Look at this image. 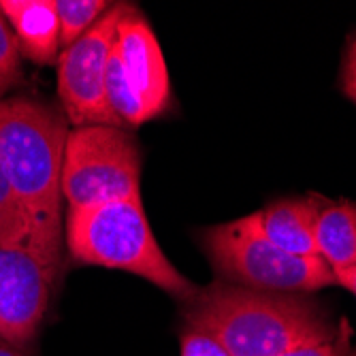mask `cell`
Here are the masks:
<instances>
[{"label":"cell","instance_id":"cell-19","mask_svg":"<svg viewBox=\"0 0 356 356\" xmlns=\"http://www.w3.org/2000/svg\"><path fill=\"white\" fill-rule=\"evenodd\" d=\"M0 356H26L19 348L11 346L9 341L5 339H0Z\"/></svg>","mask_w":356,"mask_h":356},{"label":"cell","instance_id":"cell-10","mask_svg":"<svg viewBox=\"0 0 356 356\" xmlns=\"http://www.w3.org/2000/svg\"><path fill=\"white\" fill-rule=\"evenodd\" d=\"M320 207V197L282 199L254 211V216L265 237L280 250L295 256H318L316 220Z\"/></svg>","mask_w":356,"mask_h":356},{"label":"cell","instance_id":"cell-14","mask_svg":"<svg viewBox=\"0 0 356 356\" xmlns=\"http://www.w3.org/2000/svg\"><path fill=\"white\" fill-rule=\"evenodd\" d=\"M22 79V54L13 30L0 11V96L13 90Z\"/></svg>","mask_w":356,"mask_h":356},{"label":"cell","instance_id":"cell-7","mask_svg":"<svg viewBox=\"0 0 356 356\" xmlns=\"http://www.w3.org/2000/svg\"><path fill=\"white\" fill-rule=\"evenodd\" d=\"M128 5H111L86 35L58 54V96L64 115L75 128L120 126L109 96L107 67L118 24Z\"/></svg>","mask_w":356,"mask_h":356},{"label":"cell","instance_id":"cell-16","mask_svg":"<svg viewBox=\"0 0 356 356\" xmlns=\"http://www.w3.org/2000/svg\"><path fill=\"white\" fill-rule=\"evenodd\" d=\"M280 356H346V346L339 339H327L318 343H305L288 350Z\"/></svg>","mask_w":356,"mask_h":356},{"label":"cell","instance_id":"cell-4","mask_svg":"<svg viewBox=\"0 0 356 356\" xmlns=\"http://www.w3.org/2000/svg\"><path fill=\"white\" fill-rule=\"evenodd\" d=\"M201 245L218 280L235 286L307 295L335 284L320 256H295L271 243L254 213L203 231Z\"/></svg>","mask_w":356,"mask_h":356},{"label":"cell","instance_id":"cell-3","mask_svg":"<svg viewBox=\"0 0 356 356\" xmlns=\"http://www.w3.org/2000/svg\"><path fill=\"white\" fill-rule=\"evenodd\" d=\"M64 239L77 263L139 275L184 303L201 290L158 245L141 199L67 211Z\"/></svg>","mask_w":356,"mask_h":356},{"label":"cell","instance_id":"cell-5","mask_svg":"<svg viewBox=\"0 0 356 356\" xmlns=\"http://www.w3.org/2000/svg\"><path fill=\"white\" fill-rule=\"evenodd\" d=\"M62 199L69 211L141 199V152L128 128L69 131L62 160Z\"/></svg>","mask_w":356,"mask_h":356},{"label":"cell","instance_id":"cell-18","mask_svg":"<svg viewBox=\"0 0 356 356\" xmlns=\"http://www.w3.org/2000/svg\"><path fill=\"white\" fill-rule=\"evenodd\" d=\"M335 284L343 286L346 290H350V293L356 297V267L348 269V271H341L335 275Z\"/></svg>","mask_w":356,"mask_h":356},{"label":"cell","instance_id":"cell-17","mask_svg":"<svg viewBox=\"0 0 356 356\" xmlns=\"http://www.w3.org/2000/svg\"><path fill=\"white\" fill-rule=\"evenodd\" d=\"M341 88L348 99L356 103V37L350 41L346 51L343 69H341Z\"/></svg>","mask_w":356,"mask_h":356},{"label":"cell","instance_id":"cell-12","mask_svg":"<svg viewBox=\"0 0 356 356\" xmlns=\"http://www.w3.org/2000/svg\"><path fill=\"white\" fill-rule=\"evenodd\" d=\"M105 0H56V13L60 24V47L67 49L77 43L86 32L107 11Z\"/></svg>","mask_w":356,"mask_h":356},{"label":"cell","instance_id":"cell-2","mask_svg":"<svg viewBox=\"0 0 356 356\" xmlns=\"http://www.w3.org/2000/svg\"><path fill=\"white\" fill-rule=\"evenodd\" d=\"M186 329L218 339L233 356H280L335 337L327 309L303 293H269L216 280L184 307Z\"/></svg>","mask_w":356,"mask_h":356},{"label":"cell","instance_id":"cell-9","mask_svg":"<svg viewBox=\"0 0 356 356\" xmlns=\"http://www.w3.org/2000/svg\"><path fill=\"white\" fill-rule=\"evenodd\" d=\"M7 24L13 30L19 54L30 62H58L60 24L56 0H0Z\"/></svg>","mask_w":356,"mask_h":356},{"label":"cell","instance_id":"cell-13","mask_svg":"<svg viewBox=\"0 0 356 356\" xmlns=\"http://www.w3.org/2000/svg\"><path fill=\"white\" fill-rule=\"evenodd\" d=\"M30 243V220L17 201L11 184L0 169V245H24Z\"/></svg>","mask_w":356,"mask_h":356},{"label":"cell","instance_id":"cell-6","mask_svg":"<svg viewBox=\"0 0 356 356\" xmlns=\"http://www.w3.org/2000/svg\"><path fill=\"white\" fill-rule=\"evenodd\" d=\"M107 96L124 128L143 126L171 105L165 54L147 19L131 5L115 30L107 67Z\"/></svg>","mask_w":356,"mask_h":356},{"label":"cell","instance_id":"cell-15","mask_svg":"<svg viewBox=\"0 0 356 356\" xmlns=\"http://www.w3.org/2000/svg\"><path fill=\"white\" fill-rule=\"evenodd\" d=\"M179 356H233L211 335L192 329H184L179 337Z\"/></svg>","mask_w":356,"mask_h":356},{"label":"cell","instance_id":"cell-11","mask_svg":"<svg viewBox=\"0 0 356 356\" xmlns=\"http://www.w3.org/2000/svg\"><path fill=\"white\" fill-rule=\"evenodd\" d=\"M316 248L333 275L356 267V203L322 201L316 220Z\"/></svg>","mask_w":356,"mask_h":356},{"label":"cell","instance_id":"cell-8","mask_svg":"<svg viewBox=\"0 0 356 356\" xmlns=\"http://www.w3.org/2000/svg\"><path fill=\"white\" fill-rule=\"evenodd\" d=\"M54 284L28 248L0 245V339L22 348L37 337Z\"/></svg>","mask_w":356,"mask_h":356},{"label":"cell","instance_id":"cell-1","mask_svg":"<svg viewBox=\"0 0 356 356\" xmlns=\"http://www.w3.org/2000/svg\"><path fill=\"white\" fill-rule=\"evenodd\" d=\"M67 120L54 107L13 96L0 99V169L30 220L28 250L56 282L62 252V160Z\"/></svg>","mask_w":356,"mask_h":356}]
</instances>
